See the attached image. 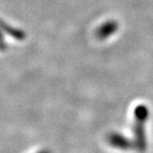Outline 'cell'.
I'll list each match as a JSON object with an SVG mask.
<instances>
[{"label":"cell","instance_id":"cell-1","mask_svg":"<svg viewBox=\"0 0 153 153\" xmlns=\"http://www.w3.org/2000/svg\"><path fill=\"white\" fill-rule=\"evenodd\" d=\"M119 25L117 21L115 20H109L106 21L104 23H102L100 27H99L96 31H95V37L97 39L103 41L110 37H111L112 35H114L117 33V31L118 30Z\"/></svg>","mask_w":153,"mask_h":153},{"label":"cell","instance_id":"cell-2","mask_svg":"<svg viewBox=\"0 0 153 153\" xmlns=\"http://www.w3.org/2000/svg\"><path fill=\"white\" fill-rule=\"evenodd\" d=\"M38 153H50V152H48V151H41V152H39Z\"/></svg>","mask_w":153,"mask_h":153}]
</instances>
